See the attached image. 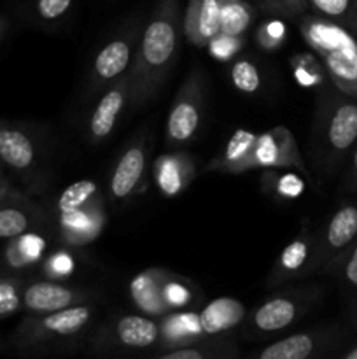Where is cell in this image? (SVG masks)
<instances>
[{"mask_svg": "<svg viewBox=\"0 0 357 359\" xmlns=\"http://www.w3.org/2000/svg\"><path fill=\"white\" fill-rule=\"evenodd\" d=\"M142 28V21L136 18V20L126 23L114 37L108 39L98 49L91 62L90 72H88L84 97L97 98L108 84L128 74L133 65V60H135Z\"/></svg>", "mask_w": 357, "mask_h": 359, "instance_id": "obj_9", "label": "cell"}, {"mask_svg": "<svg viewBox=\"0 0 357 359\" xmlns=\"http://www.w3.org/2000/svg\"><path fill=\"white\" fill-rule=\"evenodd\" d=\"M27 286L21 273H0V321L23 311V291Z\"/></svg>", "mask_w": 357, "mask_h": 359, "instance_id": "obj_32", "label": "cell"}, {"mask_svg": "<svg viewBox=\"0 0 357 359\" xmlns=\"http://www.w3.org/2000/svg\"><path fill=\"white\" fill-rule=\"evenodd\" d=\"M231 84L244 95H258L262 88V72L251 58L234 60L230 69Z\"/></svg>", "mask_w": 357, "mask_h": 359, "instance_id": "obj_33", "label": "cell"}, {"mask_svg": "<svg viewBox=\"0 0 357 359\" xmlns=\"http://www.w3.org/2000/svg\"><path fill=\"white\" fill-rule=\"evenodd\" d=\"M182 37L181 0H158L142 28L135 60L128 72L130 111H139L158 97L177 62Z\"/></svg>", "mask_w": 357, "mask_h": 359, "instance_id": "obj_1", "label": "cell"}, {"mask_svg": "<svg viewBox=\"0 0 357 359\" xmlns=\"http://www.w3.org/2000/svg\"><path fill=\"white\" fill-rule=\"evenodd\" d=\"M107 205L93 179H80L66 186L52 203V223L65 248H84L104 233Z\"/></svg>", "mask_w": 357, "mask_h": 359, "instance_id": "obj_4", "label": "cell"}, {"mask_svg": "<svg viewBox=\"0 0 357 359\" xmlns=\"http://www.w3.org/2000/svg\"><path fill=\"white\" fill-rule=\"evenodd\" d=\"M258 133L251 130L238 128L231 133L223 151L216 154L209 163L203 167L205 172H219L226 175H240L248 172V160Z\"/></svg>", "mask_w": 357, "mask_h": 359, "instance_id": "obj_22", "label": "cell"}, {"mask_svg": "<svg viewBox=\"0 0 357 359\" xmlns=\"http://www.w3.org/2000/svg\"><path fill=\"white\" fill-rule=\"evenodd\" d=\"M94 319L93 302L46 314H28L14 330L10 344L28 356L74 353L88 342Z\"/></svg>", "mask_w": 357, "mask_h": 359, "instance_id": "obj_3", "label": "cell"}, {"mask_svg": "<svg viewBox=\"0 0 357 359\" xmlns=\"http://www.w3.org/2000/svg\"><path fill=\"white\" fill-rule=\"evenodd\" d=\"M287 37V27L282 20H266L255 30V42L262 51L273 53L282 48Z\"/></svg>", "mask_w": 357, "mask_h": 359, "instance_id": "obj_36", "label": "cell"}, {"mask_svg": "<svg viewBox=\"0 0 357 359\" xmlns=\"http://www.w3.org/2000/svg\"><path fill=\"white\" fill-rule=\"evenodd\" d=\"M41 270L42 273H44V277H48V279H66V277H70L76 272V258H74L72 252L66 251L65 248L56 249V251L49 252V255L42 259Z\"/></svg>", "mask_w": 357, "mask_h": 359, "instance_id": "obj_34", "label": "cell"}, {"mask_svg": "<svg viewBox=\"0 0 357 359\" xmlns=\"http://www.w3.org/2000/svg\"><path fill=\"white\" fill-rule=\"evenodd\" d=\"M97 291L84 287L69 286L58 280H35L27 283L23 291V311L28 314H46V312L62 311L79 304L94 302Z\"/></svg>", "mask_w": 357, "mask_h": 359, "instance_id": "obj_17", "label": "cell"}, {"mask_svg": "<svg viewBox=\"0 0 357 359\" xmlns=\"http://www.w3.org/2000/svg\"><path fill=\"white\" fill-rule=\"evenodd\" d=\"M298 28L303 41L322 60L332 86L357 98V35L314 13L298 18Z\"/></svg>", "mask_w": 357, "mask_h": 359, "instance_id": "obj_5", "label": "cell"}, {"mask_svg": "<svg viewBox=\"0 0 357 359\" xmlns=\"http://www.w3.org/2000/svg\"><path fill=\"white\" fill-rule=\"evenodd\" d=\"M248 311L240 300L230 297L216 298L198 312L205 337H230L240 330Z\"/></svg>", "mask_w": 357, "mask_h": 359, "instance_id": "obj_20", "label": "cell"}, {"mask_svg": "<svg viewBox=\"0 0 357 359\" xmlns=\"http://www.w3.org/2000/svg\"><path fill=\"white\" fill-rule=\"evenodd\" d=\"M352 330L340 323L293 333L262 347L258 359H315L332 356L342 349Z\"/></svg>", "mask_w": 357, "mask_h": 359, "instance_id": "obj_11", "label": "cell"}, {"mask_svg": "<svg viewBox=\"0 0 357 359\" xmlns=\"http://www.w3.org/2000/svg\"><path fill=\"white\" fill-rule=\"evenodd\" d=\"M244 46L245 37H237V35H227L219 32L216 37L210 39L206 49H209L210 56L216 58L217 62H231L244 49Z\"/></svg>", "mask_w": 357, "mask_h": 359, "instance_id": "obj_37", "label": "cell"}, {"mask_svg": "<svg viewBox=\"0 0 357 359\" xmlns=\"http://www.w3.org/2000/svg\"><path fill=\"white\" fill-rule=\"evenodd\" d=\"M150 146L146 130L133 137L115 160L108 175V198L115 205H125L142 191L149 170Z\"/></svg>", "mask_w": 357, "mask_h": 359, "instance_id": "obj_12", "label": "cell"}, {"mask_svg": "<svg viewBox=\"0 0 357 359\" xmlns=\"http://www.w3.org/2000/svg\"><path fill=\"white\" fill-rule=\"evenodd\" d=\"M284 4V14L286 18H301L303 14H307L308 11V0H282Z\"/></svg>", "mask_w": 357, "mask_h": 359, "instance_id": "obj_40", "label": "cell"}, {"mask_svg": "<svg viewBox=\"0 0 357 359\" xmlns=\"http://www.w3.org/2000/svg\"><path fill=\"white\" fill-rule=\"evenodd\" d=\"M196 177V158L184 149H174L158 156L153 163V179L164 198H175L188 189Z\"/></svg>", "mask_w": 357, "mask_h": 359, "instance_id": "obj_18", "label": "cell"}, {"mask_svg": "<svg viewBox=\"0 0 357 359\" xmlns=\"http://www.w3.org/2000/svg\"><path fill=\"white\" fill-rule=\"evenodd\" d=\"M48 245V238L38 230L7 238V244L0 255V263L7 273H23L31 266L41 265L46 258Z\"/></svg>", "mask_w": 357, "mask_h": 359, "instance_id": "obj_21", "label": "cell"}, {"mask_svg": "<svg viewBox=\"0 0 357 359\" xmlns=\"http://www.w3.org/2000/svg\"><path fill=\"white\" fill-rule=\"evenodd\" d=\"M357 144V98L324 86L315 98L308 156L315 175L331 181Z\"/></svg>", "mask_w": 357, "mask_h": 359, "instance_id": "obj_2", "label": "cell"}, {"mask_svg": "<svg viewBox=\"0 0 357 359\" xmlns=\"http://www.w3.org/2000/svg\"><path fill=\"white\" fill-rule=\"evenodd\" d=\"M164 269H147L136 273L130 283V297L133 304L146 316L150 318H163L168 314V307L163 300L161 284H163Z\"/></svg>", "mask_w": 357, "mask_h": 359, "instance_id": "obj_25", "label": "cell"}, {"mask_svg": "<svg viewBox=\"0 0 357 359\" xmlns=\"http://www.w3.org/2000/svg\"><path fill=\"white\" fill-rule=\"evenodd\" d=\"M74 0H37L35 16L44 23H58L70 11Z\"/></svg>", "mask_w": 357, "mask_h": 359, "instance_id": "obj_38", "label": "cell"}, {"mask_svg": "<svg viewBox=\"0 0 357 359\" xmlns=\"http://www.w3.org/2000/svg\"><path fill=\"white\" fill-rule=\"evenodd\" d=\"M28 198L24 193L18 191L13 186H0V203L6 202H16V200H24Z\"/></svg>", "mask_w": 357, "mask_h": 359, "instance_id": "obj_41", "label": "cell"}, {"mask_svg": "<svg viewBox=\"0 0 357 359\" xmlns=\"http://www.w3.org/2000/svg\"><path fill=\"white\" fill-rule=\"evenodd\" d=\"M0 161L28 188L44 184L41 139L27 126L0 119Z\"/></svg>", "mask_w": 357, "mask_h": 359, "instance_id": "obj_10", "label": "cell"}, {"mask_svg": "<svg viewBox=\"0 0 357 359\" xmlns=\"http://www.w3.org/2000/svg\"><path fill=\"white\" fill-rule=\"evenodd\" d=\"M0 347H2V342H0Z\"/></svg>", "mask_w": 357, "mask_h": 359, "instance_id": "obj_47", "label": "cell"}, {"mask_svg": "<svg viewBox=\"0 0 357 359\" xmlns=\"http://www.w3.org/2000/svg\"><path fill=\"white\" fill-rule=\"evenodd\" d=\"M255 168H282V170L293 168L312 181V174L301 156L296 137L286 126H275L258 133L248 160V170Z\"/></svg>", "mask_w": 357, "mask_h": 359, "instance_id": "obj_14", "label": "cell"}, {"mask_svg": "<svg viewBox=\"0 0 357 359\" xmlns=\"http://www.w3.org/2000/svg\"><path fill=\"white\" fill-rule=\"evenodd\" d=\"M255 20V9L247 0H220V32L245 37Z\"/></svg>", "mask_w": 357, "mask_h": 359, "instance_id": "obj_30", "label": "cell"}, {"mask_svg": "<svg viewBox=\"0 0 357 359\" xmlns=\"http://www.w3.org/2000/svg\"><path fill=\"white\" fill-rule=\"evenodd\" d=\"M261 9H265L266 13H273V14H279V16H284L286 18V14H284V4L282 0H262Z\"/></svg>", "mask_w": 357, "mask_h": 359, "instance_id": "obj_42", "label": "cell"}, {"mask_svg": "<svg viewBox=\"0 0 357 359\" xmlns=\"http://www.w3.org/2000/svg\"><path fill=\"white\" fill-rule=\"evenodd\" d=\"M0 273H2V272H0Z\"/></svg>", "mask_w": 357, "mask_h": 359, "instance_id": "obj_48", "label": "cell"}, {"mask_svg": "<svg viewBox=\"0 0 357 359\" xmlns=\"http://www.w3.org/2000/svg\"><path fill=\"white\" fill-rule=\"evenodd\" d=\"M0 186H13L9 182V179L6 177V174H4V168H2V161H0Z\"/></svg>", "mask_w": 357, "mask_h": 359, "instance_id": "obj_44", "label": "cell"}, {"mask_svg": "<svg viewBox=\"0 0 357 359\" xmlns=\"http://www.w3.org/2000/svg\"><path fill=\"white\" fill-rule=\"evenodd\" d=\"M321 272L317 251V231L310 228V223H303L300 233L280 251L275 263L266 277V290H276L280 286L315 276Z\"/></svg>", "mask_w": 357, "mask_h": 359, "instance_id": "obj_13", "label": "cell"}, {"mask_svg": "<svg viewBox=\"0 0 357 359\" xmlns=\"http://www.w3.org/2000/svg\"><path fill=\"white\" fill-rule=\"evenodd\" d=\"M6 28H7V20L4 16H0V39H2V35H4V32H6Z\"/></svg>", "mask_w": 357, "mask_h": 359, "instance_id": "obj_45", "label": "cell"}, {"mask_svg": "<svg viewBox=\"0 0 357 359\" xmlns=\"http://www.w3.org/2000/svg\"><path fill=\"white\" fill-rule=\"evenodd\" d=\"M46 212L30 198L0 203V238L18 237L38 230L46 223Z\"/></svg>", "mask_w": 357, "mask_h": 359, "instance_id": "obj_24", "label": "cell"}, {"mask_svg": "<svg viewBox=\"0 0 357 359\" xmlns=\"http://www.w3.org/2000/svg\"><path fill=\"white\" fill-rule=\"evenodd\" d=\"M332 276L338 279L349 328L357 330V242L338 259Z\"/></svg>", "mask_w": 357, "mask_h": 359, "instance_id": "obj_27", "label": "cell"}, {"mask_svg": "<svg viewBox=\"0 0 357 359\" xmlns=\"http://www.w3.org/2000/svg\"><path fill=\"white\" fill-rule=\"evenodd\" d=\"M206 74L202 67H195L182 81L168 111L164 137L172 149H181L195 142L205 119Z\"/></svg>", "mask_w": 357, "mask_h": 359, "instance_id": "obj_8", "label": "cell"}, {"mask_svg": "<svg viewBox=\"0 0 357 359\" xmlns=\"http://www.w3.org/2000/svg\"><path fill=\"white\" fill-rule=\"evenodd\" d=\"M357 242V200L343 202L317 231L321 272L331 273L338 259Z\"/></svg>", "mask_w": 357, "mask_h": 359, "instance_id": "obj_15", "label": "cell"}, {"mask_svg": "<svg viewBox=\"0 0 357 359\" xmlns=\"http://www.w3.org/2000/svg\"><path fill=\"white\" fill-rule=\"evenodd\" d=\"M161 293H163V300L167 304L168 311L172 312L195 307L196 298L202 294V291L191 279L164 269Z\"/></svg>", "mask_w": 357, "mask_h": 359, "instance_id": "obj_29", "label": "cell"}, {"mask_svg": "<svg viewBox=\"0 0 357 359\" xmlns=\"http://www.w3.org/2000/svg\"><path fill=\"white\" fill-rule=\"evenodd\" d=\"M342 195H354L357 193V144L349 156V165L343 172L342 184H340Z\"/></svg>", "mask_w": 357, "mask_h": 359, "instance_id": "obj_39", "label": "cell"}, {"mask_svg": "<svg viewBox=\"0 0 357 359\" xmlns=\"http://www.w3.org/2000/svg\"><path fill=\"white\" fill-rule=\"evenodd\" d=\"M308 9L357 35V0H308Z\"/></svg>", "mask_w": 357, "mask_h": 359, "instance_id": "obj_31", "label": "cell"}, {"mask_svg": "<svg viewBox=\"0 0 357 359\" xmlns=\"http://www.w3.org/2000/svg\"><path fill=\"white\" fill-rule=\"evenodd\" d=\"M340 358L342 359H357V342H354L349 349L343 351V353H340Z\"/></svg>", "mask_w": 357, "mask_h": 359, "instance_id": "obj_43", "label": "cell"}, {"mask_svg": "<svg viewBox=\"0 0 357 359\" xmlns=\"http://www.w3.org/2000/svg\"><path fill=\"white\" fill-rule=\"evenodd\" d=\"M254 2L258 4V6H261V4H262V0H254Z\"/></svg>", "mask_w": 357, "mask_h": 359, "instance_id": "obj_46", "label": "cell"}, {"mask_svg": "<svg viewBox=\"0 0 357 359\" xmlns=\"http://www.w3.org/2000/svg\"><path fill=\"white\" fill-rule=\"evenodd\" d=\"M88 346L98 356L144 354L160 347V321L146 314H122L105 319L91 330Z\"/></svg>", "mask_w": 357, "mask_h": 359, "instance_id": "obj_7", "label": "cell"}, {"mask_svg": "<svg viewBox=\"0 0 357 359\" xmlns=\"http://www.w3.org/2000/svg\"><path fill=\"white\" fill-rule=\"evenodd\" d=\"M220 32V0H189L182 13V34L196 48H206Z\"/></svg>", "mask_w": 357, "mask_h": 359, "instance_id": "obj_19", "label": "cell"}, {"mask_svg": "<svg viewBox=\"0 0 357 359\" xmlns=\"http://www.w3.org/2000/svg\"><path fill=\"white\" fill-rule=\"evenodd\" d=\"M158 321H160V347L158 351L174 349V347L188 346L200 339H209L200 325L198 312L188 311V309L172 311Z\"/></svg>", "mask_w": 357, "mask_h": 359, "instance_id": "obj_23", "label": "cell"}, {"mask_svg": "<svg viewBox=\"0 0 357 359\" xmlns=\"http://www.w3.org/2000/svg\"><path fill=\"white\" fill-rule=\"evenodd\" d=\"M324 297L322 284H293L280 286L261 302L240 326L244 340H262L280 335L300 323Z\"/></svg>", "mask_w": 357, "mask_h": 359, "instance_id": "obj_6", "label": "cell"}, {"mask_svg": "<svg viewBox=\"0 0 357 359\" xmlns=\"http://www.w3.org/2000/svg\"><path fill=\"white\" fill-rule=\"evenodd\" d=\"M97 98V105L86 123V139L91 146H98L107 140L128 109L130 74H125L118 81L108 84Z\"/></svg>", "mask_w": 357, "mask_h": 359, "instance_id": "obj_16", "label": "cell"}, {"mask_svg": "<svg viewBox=\"0 0 357 359\" xmlns=\"http://www.w3.org/2000/svg\"><path fill=\"white\" fill-rule=\"evenodd\" d=\"M237 344L227 337H209L174 349L158 351L156 359H234L238 358Z\"/></svg>", "mask_w": 357, "mask_h": 359, "instance_id": "obj_26", "label": "cell"}, {"mask_svg": "<svg viewBox=\"0 0 357 359\" xmlns=\"http://www.w3.org/2000/svg\"><path fill=\"white\" fill-rule=\"evenodd\" d=\"M262 193L273 196L279 202H294L307 189L303 177L296 172H282V168H262L261 174Z\"/></svg>", "mask_w": 357, "mask_h": 359, "instance_id": "obj_28", "label": "cell"}, {"mask_svg": "<svg viewBox=\"0 0 357 359\" xmlns=\"http://www.w3.org/2000/svg\"><path fill=\"white\" fill-rule=\"evenodd\" d=\"M294 79L303 88H315L322 84V69L312 55H294L290 58Z\"/></svg>", "mask_w": 357, "mask_h": 359, "instance_id": "obj_35", "label": "cell"}]
</instances>
